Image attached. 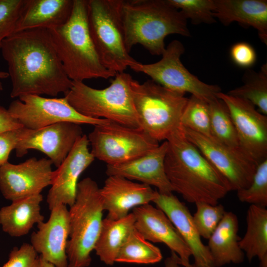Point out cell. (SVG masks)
Listing matches in <instances>:
<instances>
[{"mask_svg":"<svg viewBox=\"0 0 267 267\" xmlns=\"http://www.w3.org/2000/svg\"><path fill=\"white\" fill-rule=\"evenodd\" d=\"M243 85L230 90L227 93L245 99L258 107L260 112L267 115V64H264L256 72L247 69L244 73Z\"/></svg>","mask_w":267,"mask_h":267,"instance_id":"29","label":"cell"},{"mask_svg":"<svg viewBox=\"0 0 267 267\" xmlns=\"http://www.w3.org/2000/svg\"><path fill=\"white\" fill-rule=\"evenodd\" d=\"M121 16L129 52L139 44L151 54L162 55L167 36H191L187 19L167 0H122Z\"/></svg>","mask_w":267,"mask_h":267,"instance_id":"3","label":"cell"},{"mask_svg":"<svg viewBox=\"0 0 267 267\" xmlns=\"http://www.w3.org/2000/svg\"><path fill=\"white\" fill-rule=\"evenodd\" d=\"M46 222L37 224L31 244L37 253L55 267H68L66 248L70 234L69 210L61 204L53 207Z\"/></svg>","mask_w":267,"mask_h":267,"instance_id":"17","label":"cell"},{"mask_svg":"<svg viewBox=\"0 0 267 267\" xmlns=\"http://www.w3.org/2000/svg\"><path fill=\"white\" fill-rule=\"evenodd\" d=\"M69 78L72 81L114 77L102 64L88 25V0H73L71 15L64 24L48 30Z\"/></svg>","mask_w":267,"mask_h":267,"instance_id":"4","label":"cell"},{"mask_svg":"<svg viewBox=\"0 0 267 267\" xmlns=\"http://www.w3.org/2000/svg\"><path fill=\"white\" fill-rule=\"evenodd\" d=\"M153 202L167 216L190 250L194 261L192 267H215L208 246L202 242L185 204L172 193H159Z\"/></svg>","mask_w":267,"mask_h":267,"instance_id":"21","label":"cell"},{"mask_svg":"<svg viewBox=\"0 0 267 267\" xmlns=\"http://www.w3.org/2000/svg\"><path fill=\"white\" fill-rule=\"evenodd\" d=\"M162 258L159 248L134 228L119 250L115 262L152 264L159 262Z\"/></svg>","mask_w":267,"mask_h":267,"instance_id":"28","label":"cell"},{"mask_svg":"<svg viewBox=\"0 0 267 267\" xmlns=\"http://www.w3.org/2000/svg\"><path fill=\"white\" fill-rule=\"evenodd\" d=\"M88 138L94 158L111 165L130 161L159 145L140 128L111 121L94 126Z\"/></svg>","mask_w":267,"mask_h":267,"instance_id":"10","label":"cell"},{"mask_svg":"<svg viewBox=\"0 0 267 267\" xmlns=\"http://www.w3.org/2000/svg\"><path fill=\"white\" fill-rule=\"evenodd\" d=\"M50 159L32 157L19 164L7 162L0 166V190L12 202L41 194L51 185L54 171Z\"/></svg>","mask_w":267,"mask_h":267,"instance_id":"14","label":"cell"},{"mask_svg":"<svg viewBox=\"0 0 267 267\" xmlns=\"http://www.w3.org/2000/svg\"><path fill=\"white\" fill-rule=\"evenodd\" d=\"M166 141L164 167L173 191L188 202L215 205L232 190L227 179L186 138L181 126Z\"/></svg>","mask_w":267,"mask_h":267,"instance_id":"2","label":"cell"},{"mask_svg":"<svg viewBox=\"0 0 267 267\" xmlns=\"http://www.w3.org/2000/svg\"><path fill=\"white\" fill-rule=\"evenodd\" d=\"M73 5V0H25L14 32L60 26L69 19Z\"/></svg>","mask_w":267,"mask_h":267,"instance_id":"23","label":"cell"},{"mask_svg":"<svg viewBox=\"0 0 267 267\" xmlns=\"http://www.w3.org/2000/svg\"><path fill=\"white\" fill-rule=\"evenodd\" d=\"M167 148L168 142L165 140L147 153L130 161L119 164L107 165L106 174L108 176H118L154 186L160 194L172 193L173 190L164 167Z\"/></svg>","mask_w":267,"mask_h":267,"instance_id":"20","label":"cell"},{"mask_svg":"<svg viewBox=\"0 0 267 267\" xmlns=\"http://www.w3.org/2000/svg\"><path fill=\"white\" fill-rule=\"evenodd\" d=\"M184 51L182 43L173 40L166 47L159 61L151 64L136 61L130 68L148 75L151 80L173 91L183 94L189 92L208 102L217 98V94L221 92V88L205 83L191 74L180 60Z\"/></svg>","mask_w":267,"mask_h":267,"instance_id":"9","label":"cell"},{"mask_svg":"<svg viewBox=\"0 0 267 267\" xmlns=\"http://www.w3.org/2000/svg\"><path fill=\"white\" fill-rule=\"evenodd\" d=\"M41 194L14 201L0 210V224L2 230L12 237L28 234L34 224L44 222L41 213Z\"/></svg>","mask_w":267,"mask_h":267,"instance_id":"25","label":"cell"},{"mask_svg":"<svg viewBox=\"0 0 267 267\" xmlns=\"http://www.w3.org/2000/svg\"><path fill=\"white\" fill-rule=\"evenodd\" d=\"M104 210L100 188L90 178L79 181L74 204L69 210L70 234L68 267H88L98 238Z\"/></svg>","mask_w":267,"mask_h":267,"instance_id":"6","label":"cell"},{"mask_svg":"<svg viewBox=\"0 0 267 267\" xmlns=\"http://www.w3.org/2000/svg\"><path fill=\"white\" fill-rule=\"evenodd\" d=\"M230 55L232 61L237 66L249 68L257 60V54L253 47L246 42H238L230 48Z\"/></svg>","mask_w":267,"mask_h":267,"instance_id":"37","label":"cell"},{"mask_svg":"<svg viewBox=\"0 0 267 267\" xmlns=\"http://www.w3.org/2000/svg\"><path fill=\"white\" fill-rule=\"evenodd\" d=\"M195 205L196 211L192 216L193 223L200 236L209 239L226 211L222 204L197 202Z\"/></svg>","mask_w":267,"mask_h":267,"instance_id":"34","label":"cell"},{"mask_svg":"<svg viewBox=\"0 0 267 267\" xmlns=\"http://www.w3.org/2000/svg\"><path fill=\"white\" fill-rule=\"evenodd\" d=\"M36 267H55L53 265L47 262L39 256L37 261Z\"/></svg>","mask_w":267,"mask_h":267,"instance_id":"41","label":"cell"},{"mask_svg":"<svg viewBox=\"0 0 267 267\" xmlns=\"http://www.w3.org/2000/svg\"><path fill=\"white\" fill-rule=\"evenodd\" d=\"M214 16L224 26L237 22L255 29L267 44V0H214Z\"/></svg>","mask_w":267,"mask_h":267,"instance_id":"22","label":"cell"},{"mask_svg":"<svg viewBox=\"0 0 267 267\" xmlns=\"http://www.w3.org/2000/svg\"><path fill=\"white\" fill-rule=\"evenodd\" d=\"M23 128L0 133V166L8 162L11 151L15 149L21 138Z\"/></svg>","mask_w":267,"mask_h":267,"instance_id":"38","label":"cell"},{"mask_svg":"<svg viewBox=\"0 0 267 267\" xmlns=\"http://www.w3.org/2000/svg\"><path fill=\"white\" fill-rule=\"evenodd\" d=\"M180 260L178 256L171 251V255L165 261V267H180Z\"/></svg>","mask_w":267,"mask_h":267,"instance_id":"40","label":"cell"},{"mask_svg":"<svg viewBox=\"0 0 267 267\" xmlns=\"http://www.w3.org/2000/svg\"><path fill=\"white\" fill-rule=\"evenodd\" d=\"M100 192L104 210L107 211L106 217L113 220L123 218L131 210L153 202L159 193L150 186L118 176H108Z\"/></svg>","mask_w":267,"mask_h":267,"instance_id":"19","label":"cell"},{"mask_svg":"<svg viewBox=\"0 0 267 267\" xmlns=\"http://www.w3.org/2000/svg\"><path fill=\"white\" fill-rule=\"evenodd\" d=\"M173 7L180 10L193 24H210L216 22L214 16V0H167Z\"/></svg>","mask_w":267,"mask_h":267,"instance_id":"32","label":"cell"},{"mask_svg":"<svg viewBox=\"0 0 267 267\" xmlns=\"http://www.w3.org/2000/svg\"><path fill=\"white\" fill-rule=\"evenodd\" d=\"M259 267H267V257H266L260 260Z\"/></svg>","mask_w":267,"mask_h":267,"instance_id":"43","label":"cell"},{"mask_svg":"<svg viewBox=\"0 0 267 267\" xmlns=\"http://www.w3.org/2000/svg\"><path fill=\"white\" fill-rule=\"evenodd\" d=\"M238 220L231 212H226L209 238L208 248L215 267L243 262L245 254L239 246Z\"/></svg>","mask_w":267,"mask_h":267,"instance_id":"24","label":"cell"},{"mask_svg":"<svg viewBox=\"0 0 267 267\" xmlns=\"http://www.w3.org/2000/svg\"><path fill=\"white\" fill-rule=\"evenodd\" d=\"M11 81V98L27 94L55 97L66 93L72 81L68 77L48 29L14 32L0 46Z\"/></svg>","mask_w":267,"mask_h":267,"instance_id":"1","label":"cell"},{"mask_svg":"<svg viewBox=\"0 0 267 267\" xmlns=\"http://www.w3.org/2000/svg\"><path fill=\"white\" fill-rule=\"evenodd\" d=\"M83 135L80 125L71 122H59L37 130L23 127L15 148L16 155L22 157L30 149L38 150L58 168Z\"/></svg>","mask_w":267,"mask_h":267,"instance_id":"15","label":"cell"},{"mask_svg":"<svg viewBox=\"0 0 267 267\" xmlns=\"http://www.w3.org/2000/svg\"><path fill=\"white\" fill-rule=\"evenodd\" d=\"M122 0H88L90 35L105 68L117 74L124 72L137 61L128 51L121 16Z\"/></svg>","mask_w":267,"mask_h":267,"instance_id":"8","label":"cell"},{"mask_svg":"<svg viewBox=\"0 0 267 267\" xmlns=\"http://www.w3.org/2000/svg\"><path fill=\"white\" fill-rule=\"evenodd\" d=\"M135 229L147 241L163 243L179 258L181 265L192 267L189 264L191 252L165 214L150 204L133 209Z\"/></svg>","mask_w":267,"mask_h":267,"instance_id":"18","label":"cell"},{"mask_svg":"<svg viewBox=\"0 0 267 267\" xmlns=\"http://www.w3.org/2000/svg\"><path fill=\"white\" fill-rule=\"evenodd\" d=\"M114 77L110 85L103 89L92 88L84 82L72 81L64 97L71 106L85 116L139 128L133 100L132 76L124 72L117 73Z\"/></svg>","mask_w":267,"mask_h":267,"instance_id":"5","label":"cell"},{"mask_svg":"<svg viewBox=\"0 0 267 267\" xmlns=\"http://www.w3.org/2000/svg\"><path fill=\"white\" fill-rule=\"evenodd\" d=\"M237 195L242 202L267 206V159L258 165L251 184L246 188L237 190Z\"/></svg>","mask_w":267,"mask_h":267,"instance_id":"33","label":"cell"},{"mask_svg":"<svg viewBox=\"0 0 267 267\" xmlns=\"http://www.w3.org/2000/svg\"><path fill=\"white\" fill-rule=\"evenodd\" d=\"M209 104L211 136L224 145L240 149L235 128L225 103L217 98Z\"/></svg>","mask_w":267,"mask_h":267,"instance_id":"30","label":"cell"},{"mask_svg":"<svg viewBox=\"0 0 267 267\" xmlns=\"http://www.w3.org/2000/svg\"><path fill=\"white\" fill-rule=\"evenodd\" d=\"M181 127L186 138L227 179L232 190L237 191L249 186L258 165L240 149Z\"/></svg>","mask_w":267,"mask_h":267,"instance_id":"12","label":"cell"},{"mask_svg":"<svg viewBox=\"0 0 267 267\" xmlns=\"http://www.w3.org/2000/svg\"><path fill=\"white\" fill-rule=\"evenodd\" d=\"M37 254L31 244L24 243L19 248H13L1 267H36Z\"/></svg>","mask_w":267,"mask_h":267,"instance_id":"36","label":"cell"},{"mask_svg":"<svg viewBox=\"0 0 267 267\" xmlns=\"http://www.w3.org/2000/svg\"><path fill=\"white\" fill-rule=\"evenodd\" d=\"M25 0H0V46L14 33Z\"/></svg>","mask_w":267,"mask_h":267,"instance_id":"35","label":"cell"},{"mask_svg":"<svg viewBox=\"0 0 267 267\" xmlns=\"http://www.w3.org/2000/svg\"><path fill=\"white\" fill-rule=\"evenodd\" d=\"M7 109L23 127L30 130L64 122L94 126L110 121L81 114L69 104L64 96L46 98L38 95H24L12 101Z\"/></svg>","mask_w":267,"mask_h":267,"instance_id":"11","label":"cell"},{"mask_svg":"<svg viewBox=\"0 0 267 267\" xmlns=\"http://www.w3.org/2000/svg\"><path fill=\"white\" fill-rule=\"evenodd\" d=\"M8 77H9L8 72L0 71V91L3 89V87L0 80L6 79Z\"/></svg>","mask_w":267,"mask_h":267,"instance_id":"42","label":"cell"},{"mask_svg":"<svg viewBox=\"0 0 267 267\" xmlns=\"http://www.w3.org/2000/svg\"><path fill=\"white\" fill-rule=\"evenodd\" d=\"M237 133L239 148L257 165L267 159V117L250 101L222 92Z\"/></svg>","mask_w":267,"mask_h":267,"instance_id":"13","label":"cell"},{"mask_svg":"<svg viewBox=\"0 0 267 267\" xmlns=\"http://www.w3.org/2000/svg\"><path fill=\"white\" fill-rule=\"evenodd\" d=\"M180 124L184 128L211 136L209 102L191 95L182 114Z\"/></svg>","mask_w":267,"mask_h":267,"instance_id":"31","label":"cell"},{"mask_svg":"<svg viewBox=\"0 0 267 267\" xmlns=\"http://www.w3.org/2000/svg\"><path fill=\"white\" fill-rule=\"evenodd\" d=\"M247 230L239 241L241 249L249 262L257 257L260 260L267 257V210L251 205L246 215Z\"/></svg>","mask_w":267,"mask_h":267,"instance_id":"27","label":"cell"},{"mask_svg":"<svg viewBox=\"0 0 267 267\" xmlns=\"http://www.w3.org/2000/svg\"><path fill=\"white\" fill-rule=\"evenodd\" d=\"M89 145L88 136L83 134L76 141L65 159L54 171L46 199L50 210L59 205L71 207L74 204L79 178L95 159L89 149Z\"/></svg>","mask_w":267,"mask_h":267,"instance_id":"16","label":"cell"},{"mask_svg":"<svg viewBox=\"0 0 267 267\" xmlns=\"http://www.w3.org/2000/svg\"><path fill=\"white\" fill-rule=\"evenodd\" d=\"M22 127V125L10 115L7 109L0 105V133Z\"/></svg>","mask_w":267,"mask_h":267,"instance_id":"39","label":"cell"},{"mask_svg":"<svg viewBox=\"0 0 267 267\" xmlns=\"http://www.w3.org/2000/svg\"><path fill=\"white\" fill-rule=\"evenodd\" d=\"M135 218L132 213L117 220L103 219L100 232L94 250L101 261L112 266L117 255L130 234L134 229Z\"/></svg>","mask_w":267,"mask_h":267,"instance_id":"26","label":"cell"},{"mask_svg":"<svg viewBox=\"0 0 267 267\" xmlns=\"http://www.w3.org/2000/svg\"><path fill=\"white\" fill-rule=\"evenodd\" d=\"M131 86L139 128L158 142L167 140L181 127L188 98L152 80L141 84L133 79Z\"/></svg>","mask_w":267,"mask_h":267,"instance_id":"7","label":"cell"}]
</instances>
